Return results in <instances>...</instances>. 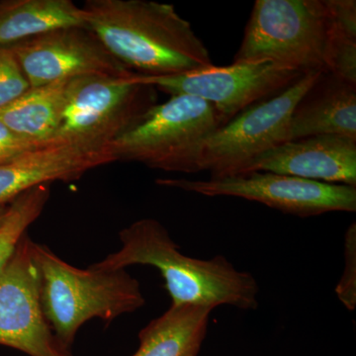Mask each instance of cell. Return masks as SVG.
<instances>
[{"mask_svg":"<svg viewBox=\"0 0 356 356\" xmlns=\"http://www.w3.org/2000/svg\"><path fill=\"white\" fill-rule=\"evenodd\" d=\"M83 9L88 29L134 74L173 76L213 65L205 44L172 4L88 0Z\"/></svg>","mask_w":356,"mask_h":356,"instance_id":"6da1fadb","label":"cell"},{"mask_svg":"<svg viewBox=\"0 0 356 356\" xmlns=\"http://www.w3.org/2000/svg\"><path fill=\"white\" fill-rule=\"evenodd\" d=\"M122 247L93 268L111 271L140 264L159 269L172 305L259 307V286L252 273L241 271L222 255L199 259L182 254L158 220H138L119 234Z\"/></svg>","mask_w":356,"mask_h":356,"instance_id":"7a4b0ae2","label":"cell"},{"mask_svg":"<svg viewBox=\"0 0 356 356\" xmlns=\"http://www.w3.org/2000/svg\"><path fill=\"white\" fill-rule=\"evenodd\" d=\"M44 317L58 341L70 350L79 327L93 318L111 322L146 304L139 281L126 269L77 268L35 243Z\"/></svg>","mask_w":356,"mask_h":356,"instance_id":"3957f363","label":"cell"},{"mask_svg":"<svg viewBox=\"0 0 356 356\" xmlns=\"http://www.w3.org/2000/svg\"><path fill=\"white\" fill-rule=\"evenodd\" d=\"M332 20L325 0H257L234 62L270 60L330 72Z\"/></svg>","mask_w":356,"mask_h":356,"instance_id":"277c9868","label":"cell"},{"mask_svg":"<svg viewBox=\"0 0 356 356\" xmlns=\"http://www.w3.org/2000/svg\"><path fill=\"white\" fill-rule=\"evenodd\" d=\"M320 74H305L286 90L216 129L196 147L184 173L208 172L210 178L243 175L254 159L289 140L293 110Z\"/></svg>","mask_w":356,"mask_h":356,"instance_id":"5b68a950","label":"cell"},{"mask_svg":"<svg viewBox=\"0 0 356 356\" xmlns=\"http://www.w3.org/2000/svg\"><path fill=\"white\" fill-rule=\"evenodd\" d=\"M134 74L72 79L60 125L49 144L110 147L156 105V89L138 83Z\"/></svg>","mask_w":356,"mask_h":356,"instance_id":"8992f818","label":"cell"},{"mask_svg":"<svg viewBox=\"0 0 356 356\" xmlns=\"http://www.w3.org/2000/svg\"><path fill=\"white\" fill-rule=\"evenodd\" d=\"M221 126L219 115L209 102L195 96L175 95L152 107L110 147L117 161L184 172L196 147Z\"/></svg>","mask_w":356,"mask_h":356,"instance_id":"52a82bcc","label":"cell"},{"mask_svg":"<svg viewBox=\"0 0 356 356\" xmlns=\"http://www.w3.org/2000/svg\"><path fill=\"white\" fill-rule=\"evenodd\" d=\"M307 74L270 60H243L173 76L134 74L138 83L172 96L191 95L213 105L222 126L252 105L286 90Z\"/></svg>","mask_w":356,"mask_h":356,"instance_id":"ba28073f","label":"cell"},{"mask_svg":"<svg viewBox=\"0 0 356 356\" xmlns=\"http://www.w3.org/2000/svg\"><path fill=\"white\" fill-rule=\"evenodd\" d=\"M159 186L193 192L207 197L228 196L264 204L301 218L330 212H355L356 187L303 178L252 172L233 177L189 180L159 178Z\"/></svg>","mask_w":356,"mask_h":356,"instance_id":"9c48e42d","label":"cell"},{"mask_svg":"<svg viewBox=\"0 0 356 356\" xmlns=\"http://www.w3.org/2000/svg\"><path fill=\"white\" fill-rule=\"evenodd\" d=\"M34 247L24 234L0 274V344L30 356H72L44 317Z\"/></svg>","mask_w":356,"mask_h":356,"instance_id":"30bf717a","label":"cell"},{"mask_svg":"<svg viewBox=\"0 0 356 356\" xmlns=\"http://www.w3.org/2000/svg\"><path fill=\"white\" fill-rule=\"evenodd\" d=\"M8 48L31 88L79 77L134 74L88 28L57 30Z\"/></svg>","mask_w":356,"mask_h":356,"instance_id":"8fae6325","label":"cell"},{"mask_svg":"<svg viewBox=\"0 0 356 356\" xmlns=\"http://www.w3.org/2000/svg\"><path fill=\"white\" fill-rule=\"evenodd\" d=\"M252 172L356 187V140L322 135L288 140L254 159L245 173Z\"/></svg>","mask_w":356,"mask_h":356,"instance_id":"7c38bea8","label":"cell"},{"mask_svg":"<svg viewBox=\"0 0 356 356\" xmlns=\"http://www.w3.org/2000/svg\"><path fill=\"white\" fill-rule=\"evenodd\" d=\"M111 147L49 144L0 165V205L53 181H72L92 168L116 161Z\"/></svg>","mask_w":356,"mask_h":356,"instance_id":"4fadbf2b","label":"cell"},{"mask_svg":"<svg viewBox=\"0 0 356 356\" xmlns=\"http://www.w3.org/2000/svg\"><path fill=\"white\" fill-rule=\"evenodd\" d=\"M336 135L356 140V83L322 72L293 110L289 140Z\"/></svg>","mask_w":356,"mask_h":356,"instance_id":"5bb4252c","label":"cell"},{"mask_svg":"<svg viewBox=\"0 0 356 356\" xmlns=\"http://www.w3.org/2000/svg\"><path fill=\"white\" fill-rule=\"evenodd\" d=\"M208 306L172 305L140 332L133 356H198L211 313Z\"/></svg>","mask_w":356,"mask_h":356,"instance_id":"9a60e30c","label":"cell"},{"mask_svg":"<svg viewBox=\"0 0 356 356\" xmlns=\"http://www.w3.org/2000/svg\"><path fill=\"white\" fill-rule=\"evenodd\" d=\"M74 27L88 26L83 9L70 0H14L0 3V47Z\"/></svg>","mask_w":356,"mask_h":356,"instance_id":"2e32d148","label":"cell"},{"mask_svg":"<svg viewBox=\"0 0 356 356\" xmlns=\"http://www.w3.org/2000/svg\"><path fill=\"white\" fill-rule=\"evenodd\" d=\"M70 81L30 88L0 109V121L22 137L48 145L60 125Z\"/></svg>","mask_w":356,"mask_h":356,"instance_id":"e0dca14e","label":"cell"},{"mask_svg":"<svg viewBox=\"0 0 356 356\" xmlns=\"http://www.w3.org/2000/svg\"><path fill=\"white\" fill-rule=\"evenodd\" d=\"M50 198L48 184L21 194L9 203L6 220L0 227V274L10 259L21 236L40 217Z\"/></svg>","mask_w":356,"mask_h":356,"instance_id":"ac0fdd59","label":"cell"},{"mask_svg":"<svg viewBox=\"0 0 356 356\" xmlns=\"http://www.w3.org/2000/svg\"><path fill=\"white\" fill-rule=\"evenodd\" d=\"M330 72L356 83V36L339 31L332 23Z\"/></svg>","mask_w":356,"mask_h":356,"instance_id":"d6986e66","label":"cell"},{"mask_svg":"<svg viewBox=\"0 0 356 356\" xmlns=\"http://www.w3.org/2000/svg\"><path fill=\"white\" fill-rule=\"evenodd\" d=\"M31 88L15 56L8 47H0V109Z\"/></svg>","mask_w":356,"mask_h":356,"instance_id":"ffe728a7","label":"cell"},{"mask_svg":"<svg viewBox=\"0 0 356 356\" xmlns=\"http://www.w3.org/2000/svg\"><path fill=\"white\" fill-rule=\"evenodd\" d=\"M337 298L350 311L356 307V226L351 224L344 238V270L336 288Z\"/></svg>","mask_w":356,"mask_h":356,"instance_id":"44dd1931","label":"cell"},{"mask_svg":"<svg viewBox=\"0 0 356 356\" xmlns=\"http://www.w3.org/2000/svg\"><path fill=\"white\" fill-rule=\"evenodd\" d=\"M40 147L43 146L18 135L0 121V165L11 163Z\"/></svg>","mask_w":356,"mask_h":356,"instance_id":"7402d4cb","label":"cell"},{"mask_svg":"<svg viewBox=\"0 0 356 356\" xmlns=\"http://www.w3.org/2000/svg\"><path fill=\"white\" fill-rule=\"evenodd\" d=\"M332 23L339 31L356 36L355 0H325Z\"/></svg>","mask_w":356,"mask_h":356,"instance_id":"603a6c76","label":"cell"},{"mask_svg":"<svg viewBox=\"0 0 356 356\" xmlns=\"http://www.w3.org/2000/svg\"><path fill=\"white\" fill-rule=\"evenodd\" d=\"M9 204L6 205H0V227H1L2 222L6 220L7 212H8Z\"/></svg>","mask_w":356,"mask_h":356,"instance_id":"cb8c5ba5","label":"cell"}]
</instances>
